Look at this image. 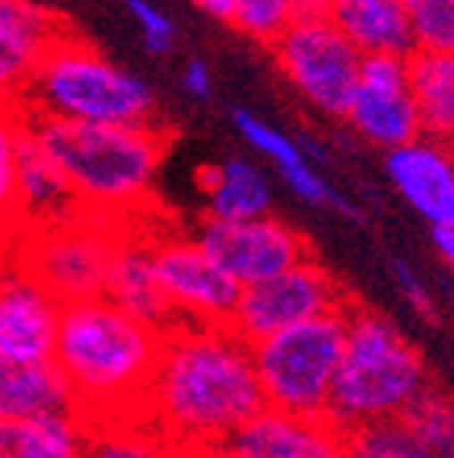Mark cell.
Here are the masks:
<instances>
[{
	"label": "cell",
	"mask_w": 454,
	"mask_h": 458,
	"mask_svg": "<svg viewBox=\"0 0 454 458\" xmlns=\"http://www.w3.org/2000/svg\"><path fill=\"white\" fill-rule=\"evenodd\" d=\"M302 13V0H235L232 26L255 42L273 45Z\"/></svg>",
	"instance_id": "28"
},
{
	"label": "cell",
	"mask_w": 454,
	"mask_h": 458,
	"mask_svg": "<svg viewBox=\"0 0 454 458\" xmlns=\"http://www.w3.org/2000/svg\"><path fill=\"white\" fill-rule=\"evenodd\" d=\"M343 347H347V312L324 315L251 344V360L267 408L308 417L327 414Z\"/></svg>",
	"instance_id": "6"
},
{
	"label": "cell",
	"mask_w": 454,
	"mask_h": 458,
	"mask_svg": "<svg viewBox=\"0 0 454 458\" xmlns=\"http://www.w3.org/2000/svg\"><path fill=\"white\" fill-rule=\"evenodd\" d=\"M89 458H175V449L147 423H105L93 427Z\"/></svg>",
	"instance_id": "27"
},
{
	"label": "cell",
	"mask_w": 454,
	"mask_h": 458,
	"mask_svg": "<svg viewBox=\"0 0 454 458\" xmlns=\"http://www.w3.org/2000/svg\"><path fill=\"white\" fill-rule=\"evenodd\" d=\"M159 290L175 325H232L241 286L229 280L194 236H149Z\"/></svg>",
	"instance_id": "10"
},
{
	"label": "cell",
	"mask_w": 454,
	"mask_h": 458,
	"mask_svg": "<svg viewBox=\"0 0 454 458\" xmlns=\"http://www.w3.org/2000/svg\"><path fill=\"white\" fill-rule=\"evenodd\" d=\"M384 175L407 208L429 229L454 223V147L435 137H416L384 153Z\"/></svg>",
	"instance_id": "14"
},
{
	"label": "cell",
	"mask_w": 454,
	"mask_h": 458,
	"mask_svg": "<svg viewBox=\"0 0 454 458\" xmlns=\"http://www.w3.org/2000/svg\"><path fill=\"white\" fill-rule=\"evenodd\" d=\"M181 89H185L191 99H210L214 93V77H210V67L200 61V57H191L181 71Z\"/></svg>",
	"instance_id": "34"
},
{
	"label": "cell",
	"mask_w": 454,
	"mask_h": 458,
	"mask_svg": "<svg viewBox=\"0 0 454 458\" xmlns=\"http://www.w3.org/2000/svg\"><path fill=\"white\" fill-rule=\"evenodd\" d=\"M410 89L416 99L423 134L454 143V51L451 55H410Z\"/></svg>",
	"instance_id": "22"
},
{
	"label": "cell",
	"mask_w": 454,
	"mask_h": 458,
	"mask_svg": "<svg viewBox=\"0 0 454 458\" xmlns=\"http://www.w3.org/2000/svg\"><path fill=\"white\" fill-rule=\"evenodd\" d=\"M42 150L61 165L80 200V210L128 223L134 210L147 208L156 188L159 165L172 143L163 124L121 128L83 124L57 118H26Z\"/></svg>",
	"instance_id": "3"
},
{
	"label": "cell",
	"mask_w": 454,
	"mask_h": 458,
	"mask_svg": "<svg viewBox=\"0 0 454 458\" xmlns=\"http://www.w3.org/2000/svg\"><path fill=\"white\" fill-rule=\"evenodd\" d=\"M29 124V122H26ZM16 204L20 223L26 229H45L67 223L80 214V200L61 165L42 150V143L26 131L20 150V172H16Z\"/></svg>",
	"instance_id": "17"
},
{
	"label": "cell",
	"mask_w": 454,
	"mask_h": 458,
	"mask_svg": "<svg viewBox=\"0 0 454 458\" xmlns=\"http://www.w3.org/2000/svg\"><path fill=\"white\" fill-rule=\"evenodd\" d=\"M163 341L165 331L130 318L105 296L71 302L61 315L55 366L93 427L143 423Z\"/></svg>",
	"instance_id": "2"
},
{
	"label": "cell",
	"mask_w": 454,
	"mask_h": 458,
	"mask_svg": "<svg viewBox=\"0 0 454 458\" xmlns=\"http://www.w3.org/2000/svg\"><path fill=\"white\" fill-rule=\"evenodd\" d=\"M410 55H451L454 51V0H404Z\"/></svg>",
	"instance_id": "26"
},
{
	"label": "cell",
	"mask_w": 454,
	"mask_h": 458,
	"mask_svg": "<svg viewBox=\"0 0 454 458\" xmlns=\"http://www.w3.org/2000/svg\"><path fill=\"white\" fill-rule=\"evenodd\" d=\"M77 411L73 392L55 360L48 363H10L0 360V423L36 420Z\"/></svg>",
	"instance_id": "19"
},
{
	"label": "cell",
	"mask_w": 454,
	"mask_h": 458,
	"mask_svg": "<svg viewBox=\"0 0 454 458\" xmlns=\"http://www.w3.org/2000/svg\"><path fill=\"white\" fill-rule=\"evenodd\" d=\"M264 408L251 344L232 325H175L165 331L143 423L172 449L229 445Z\"/></svg>",
	"instance_id": "1"
},
{
	"label": "cell",
	"mask_w": 454,
	"mask_h": 458,
	"mask_svg": "<svg viewBox=\"0 0 454 458\" xmlns=\"http://www.w3.org/2000/svg\"><path fill=\"white\" fill-rule=\"evenodd\" d=\"M26 131L29 124L20 106H0V242L7 249L22 233L20 204H16V172H20Z\"/></svg>",
	"instance_id": "24"
},
{
	"label": "cell",
	"mask_w": 454,
	"mask_h": 458,
	"mask_svg": "<svg viewBox=\"0 0 454 458\" xmlns=\"http://www.w3.org/2000/svg\"><path fill=\"white\" fill-rule=\"evenodd\" d=\"M20 108L26 118L121 128L156 124V96L147 80L118 67L71 26L45 48Z\"/></svg>",
	"instance_id": "5"
},
{
	"label": "cell",
	"mask_w": 454,
	"mask_h": 458,
	"mask_svg": "<svg viewBox=\"0 0 454 458\" xmlns=\"http://www.w3.org/2000/svg\"><path fill=\"white\" fill-rule=\"evenodd\" d=\"M10 265H13V258H10V249L4 242H0V284H4V277H7Z\"/></svg>",
	"instance_id": "38"
},
{
	"label": "cell",
	"mask_w": 454,
	"mask_h": 458,
	"mask_svg": "<svg viewBox=\"0 0 454 458\" xmlns=\"http://www.w3.org/2000/svg\"><path fill=\"white\" fill-rule=\"evenodd\" d=\"M398 423L404 427L407 437L419 449H426L429 455L441 458L454 452V398L448 392H441V388L429 386L404 411V417Z\"/></svg>",
	"instance_id": "25"
},
{
	"label": "cell",
	"mask_w": 454,
	"mask_h": 458,
	"mask_svg": "<svg viewBox=\"0 0 454 458\" xmlns=\"http://www.w3.org/2000/svg\"><path fill=\"white\" fill-rule=\"evenodd\" d=\"M391 274H394V284H398V290L404 293V300L410 302L413 312H416L423 322H433V325L439 322V302H435L426 280L419 277L416 267H413L410 261L394 258V261H391Z\"/></svg>",
	"instance_id": "33"
},
{
	"label": "cell",
	"mask_w": 454,
	"mask_h": 458,
	"mask_svg": "<svg viewBox=\"0 0 454 458\" xmlns=\"http://www.w3.org/2000/svg\"><path fill=\"white\" fill-rule=\"evenodd\" d=\"M124 223L80 210L73 220L26 229L10 242V258L45 284L57 300L86 302L105 296L108 271L124 236Z\"/></svg>",
	"instance_id": "7"
},
{
	"label": "cell",
	"mask_w": 454,
	"mask_h": 458,
	"mask_svg": "<svg viewBox=\"0 0 454 458\" xmlns=\"http://www.w3.org/2000/svg\"><path fill=\"white\" fill-rule=\"evenodd\" d=\"M57 36L26 26H0V106H22L45 48Z\"/></svg>",
	"instance_id": "23"
},
{
	"label": "cell",
	"mask_w": 454,
	"mask_h": 458,
	"mask_svg": "<svg viewBox=\"0 0 454 458\" xmlns=\"http://www.w3.org/2000/svg\"><path fill=\"white\" fill-rule=\"evenodd\" d=\"M191 4L200 10V13H206V16H210V20H216V22H226V26H232L235 0H191Z\"/></svg>",
	"instance_id": "36"
},
{
	"label": "cell",
	"mask_w": 454,
	"mask_h": 458,
	"mask_svg": "<svg viewBox=\"0 0 454 458\" xmlns=\"http://www.w3.org/2000/svg\"><path fill=\"white\" fill-rule=\"evenodd\" d=\"M232 124L241 134V140L248 143L255 153H261L264 159H270V163L277 165V172L296 169V165L308 163V157L302 153L298 140H292L290 134H283V131H277L273 124H267L261 114L248 112V108H235Z\"/></svg>",
	"instance_id": "29"
},
{
	"label": "cell",
	"mask_w": 454,
	"mask_h": 458,
	"mask_svg": "<svg viewBox=\"0 0 454 458\" xmlns=\"http://www.w3.org/2000/svg\"><path fill=\"white\" fill-rule=\"evenodd\" d=\"M433 249H435V255L454 271V223L433 229Z\"/></svg>",
	"instance_id": "35"
},
{
	"label": "cell",
	"mask_w": 454,
	"mask_h": 458,
	"mask_svg": "<svg viewBox=\"0 0 454 458\" xmlns=\"http://www.w3.org/2000/svg\"><path fill=\"white\" fill-rule=\"evenodd\" d=\"M429 386L423 353L388 315L369 306L347 309V347L327 408L343 433L398 423Z\"/></svg>",
	"instance_id": "4"
},
{
	"label": "cell",
	"mask_w": 454,
	"mask_h": 458,
	"mask_svg": "<svg viewBox=\"0 0 454 458\" xmlns=\"http://www.w3.org/2000/svg\"><path fill=\"white\" fill-rule=\"evenodd\" d=\"M194 182L206 198L204 220L245 223L273 214L270 179L245 157H226L220 163L198 165Z\"/></svg>",
	"instance_id": "18"
},
{
	"label": "cell",
	"mask_w": 454,
	"mask_h": 458,
	"mask_svg": "<svg viewBox=\"0 0 454 458\" xmlns=\"http://www.w3.org/2000/svg\"><path fill=\"white\" fill-rule=\"evenodd\" d=\"M451 147H454V143H451Z\"/></svg>",
	"instance_id": "40"
},
{
	"label": "cell",
	"mask_w": 454,
	"mask_h": 458,
	"mask_svg": "<svg viewBox=\"0 0 454 458\" xmlns=\"http://www.w3.org/2000/svg\"><path fill=\"white\" fill-rule=\"evenodd\" d=\"M347 458H435L426 449H419L404 433L400 423H382V427L359 429L349 437Z\"/></svg>",
	"instance_id": "30"
},
{
	"label": "cell",
	"mask_w": 454,
	"mask_h": 458,
	"mask_svg": "<svg viewBox=\"0 0 454 458\" xmlns=\"http://www.w3.org/2000/svg\"><path fill=\"white\" fill-rule=\"evenodd\" d=\"M343 124L382 153L423 137L410 89V55H362L359 83Z\"/></svg>",
	"instance_id": "12"
},
{
	"label": "cell",
	"mask_w": 454,
	"mask_h": 458,
	"mask_svg": "<svg viewBox=\"0 0 454 458\" xmlns=\"http://www.w3.org/2000/svg\"><path fill=\"white\" fill-rule=\"evenodd\" d=\"M226 449L235 458H347L349 433L327 414L264 408L229 439Z\"/></svg>",
	"instance_id": "15"
},
{
	"label": "cell",
	"mask_w": 454,
	"mask_h": 458,
	"mask_svg": "<svg viewBox=\"0 0 454 458\" xmlns=\"http://www.w3.org/2000/svg\"><path fill=\"white\" fill-rule=\"evenodd\" d=\"M324 13L359 55H410L404 0H324Z\"/></svg>",
	"instance_id": "20"
},
{
	"label": "cell",
	"mask_w": 454,
	"mask_h": 458,
	"mask_svg": "<svg viewBox=\"0 0 454 458\" xmlns=\"http://www.w3.org/2000/svg\"><path fill=\"white\" fill-rule=\"evenodd\" d=\"M64 302L13 261L0 284V360L48 363L55 360Z\"/></svg>",
	"instance_id": "13"
},
{
	"label": "cell",
	"mask_w": 454,
	"mask_h": 458,
	"mask_svg": "<svg viewBox=\"0 0 454 458\" xmlns=\"http://www.w3.org/2000/svg\"><path fill=\"white\" fill-rule=\"evenodd\" d=\"M105 300L114 302L121 312H128L130 318L149 325V328H175V315H172L169 302H165L163 290H159L149 236L124 229L118 251H114L112 271H108Z\"/></svg>",
	"instance_id": "16"
},
{
	"label": "cell",
	"mask_w": 454,
	"mask_h": 458,
	"mask_svg": "<svg viewBox=\"0 0 454 458\" xmlns=\"http://www.w3.org/2000/svg\"><path fill=\"white\" fill-rule=\"evenodd\" d=\"M93 423L80 411L0 423V458H89Z\"/></svg>",
	"instance_id": "21"
},
{
	"label": "cell",
	"mask_w": 454,
	"mask_h": 458,
	"mask_svg": "<svg viewBox=\"0 0 454 458\" xmlns=\"http://www.w3.org/2000/svg\"><path fill=\"white\" fill-rule=\"evenodd\" d=\"M175 458H235L226 445H200V449L175 452Z\"/></svg>",
	"instance_id": "37"
},
{
	"label": "cell",
	"mask_w": 454,
	"mask_h": 458,
	"mask_svg": "<svg viewBox=\"0 0 454 458\" xmlns=\"http://www.w3.org/2000/svg\"><path fill=\"white\" fill-rule=\"evenodd\" d=\"M124 7H128L130 20L140 29L143 45H147L153 55H169L172 45H175V26H172L169 16H165L153 0H124Z\"/></svg>",
	"instance_id": "31"
},
{
	"label": "cell",
	"mask_w": 454,
	"mask_h": 458,
	"mask_svg": "<svg viewBox=\"0 0 454 458\" xmlns=\"http://www.w3.org/2000/svg\"><path fill=\"white\" fill-rule=\"evenodd\" d=\"M280 73L315 112L343 118L359 83L362 55L327 13H302L270 45Z\"/></svg>",
	"instance_id": "8"
},
{
	"label": "cell",
	"mask_w": 454,
	"mask_h": 458,
	"mask_svg": "<svg viewBox=\"0 0 454 458\" xmlns=\"http://www.w3.org/2000/svg\"><path fill=\"white\" fill-rule=\"evenodd\" d=\"M198 245L214 258V265L229 280L245 286L264 284L290 267L302 265L312 255L306 233H298L292 223L280 216H257L245 223L204 220L194 233Z\"/></svg>",
	"instance_id": "11"
},
{
	"label": "cell",
	"mask_w": 454,
	"mask_h": 458,
	"mask_svg": "<svg viewBox=\"0 0 454 458\" xmlns=\"http://www.w3.org/2000/svg\"><path fill=\"white\" fill-rule=\"evenodd\" d=\"M441 458H454V452H451V455H441Z\"/></svg>",
	"instance_id": "39"
},
{
	"label": "cell",
	"mask_w": 454,
	"mask_h": 458,
	"mask_svg": "<svg viewBox=\"0 0 454 458\" xmlns=\"http://www.w3.org/2000/svg\"><path fill=\"white\" fill-rule=\"evenodd\" d=\"M349 306L353 300L340 286V280L327 271L318 258H308L264 284L245 286L239 296L232 328L248 344H257L286 328H296V325L347 312Z\"/></svg>",
	"instance_id": "9"
},
{
	"label": "cell",
	"mask_w": 454,
	"mask_h": 458,
	"mask_svg": "<svg viewBox=\"0 0 454 458\" xmlns=\"http://www.w3.org/2000/svg\"><path fill=\"white\" fill-rule=\"evenodd\" d=\"M0 26H26L48 32V36H61L67 29V20L36 0H0Z\"/></svg>",
	"instance_id": "32"
}]
</instances>
